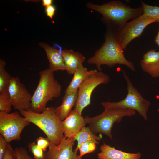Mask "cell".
<instances>
[{
  "mask_svg": "<svg viewBox=\"0 0 159 159\" xmlns=\"http://www.w3.org/2000/svg\"><path fill=\"white\" fill-rule=\"evenodd\" d=\"M77 91L69 94H65L62 99L61 104L55 108V112L61 121L67 117L74 105H75L77 97Z\"/></svg>",
  "mask_w": 159,
  "mask_h": 159,
  "instance_id": "ac0fdd59",
  "label": "cell"
},
{
  "mask_svg": "<svg viewBox=\"0 0 159 159\" xmlns=\"http://www.w3.org/2000/svg\"><path fill=\"white\" fill-rule=\"evenodd\" d=\"M106 24L104 42L95 51L94 55L87 59L88 63L94 64L98 71H102V65L111 68L117 64H120L126 66L133 71H136L134 64L127 60L124 56L116 28L110 24Z\"/></svg>",
  "mask_w": 159,
  "mask_h": 159,
  "instance_id": "6da1fadb",
  "label": "cell"
},
{
  "mask_svg": "<svg viewBox=\"0 0 159 159\" xmlns=\"http://www.w3.org/2000/svg\"><path fill=\"white\" fill-rule=\"evenodd\" d=\"M61 54L63 58L67 73L73 74L79 65L83 64L85 58L82 54L70 49L61 50Z\"/></svg>",
  "mask_w": 159,
  "mask_h": 159,
  "instance_id": "2e32d148",
  "label": "cell"
},
{
  "mask_svg": "<svg viewBox=\"0 0 159 159\" xmlns=\"http://www.w3.org/2000/svg\"><path fill=\"white\" fill-rule=\"evenodd\" d=\"M39 46L45 50L49 62V69L54 72L58 71H66L64 61L61 54V50L51 47L44 42L39 43Z\"/></svg>",
  "mask_w": 159,
  "mask_h": 159,
  "instance_id": "4fadbf2b",
  "label": "cell"
},
{
  "mask_svg": "<svg viewBox=\"0 0 159 159\" xmlns=\"http://www.w3.org/2000/svg\"><path fill=\"white\" fill-rule=\"evenodd\" d=\"M8 90L14 109L19 111L31 110L32 95L18 77H12Z\"/></svg>",
  "mask_w": 159,
  "mask_h": 159,
  "instance_id": "30bf717a",
  "label": "cell"
},
{
  "mask_svg": "<svg viewBox=\"0 0 159 159\" xmlns=\"http://www.w3.org/2000/svg\"><path fill=\"white\" fill-rule=\"evenodd\" d=\"M14 150L17 159H33L29 155L26 149L23 147H16Z\"/></svg>",
  "mask_w": 159,
  "mask_h": 159,
  "instance_id": "d4e9b609",
  "label": "cell"
},
{
  "mask_svg": "<svg viewBox=\"0 0 159 159\" xmlns=\"http://www.w3.org/2000/svg\"><path fill=\"white\" fill-rule=\"evenodd\" d=\"M30 123L39 128L51 143L58 145L64 137L62 121L56 114L54 107H47L43 112L36 113L31 110L19 111Z\"/></svg>",
  "mask_w": 159,
  "mask_h": 159,
  "instance_id": "3957f363",
  "label": "cell"
},
{
  "mask_svg": "<svg viewBox=\"0 0 159 159\" xmlns=\"http://www.w3.org/2000/svg\"><path fill=\"white\" fill-rule=\"evenodd\" d=\"M6 63L0 59V94L8 92V87L12 76L6 71Z\"/></svg>",
  "mask_w": 159,
  "mask_h": 159,
  "instance_id": "ffe728a7",
  "label": "cell"
},
{
  "mask_svg": "<svg viewBox=\"0 0 159 159\" xmlns=\"http://www.w3.org/2000/svg\"><path fill=\"white\" fill-rule=\"evenodd\" d=\"M141 68L152 77H159V52L154 49L148 50L144 54L140 62Z\"/></svg>",
  "mask_w": 159,
  "mask_h": 159,
  "instance_id": "5bb4252c",
  "label": "cell"
},
{
  "mask_svg": "<svg viewBox=\"0 0 159 159\" xmlns=\"http://www.w3.org/2000/svg\"><path fill=\"white\" fill-rule=\"evenodd\" d=\"M8 143L0 134V159H3L6 152Z\"/></svg>",
  "mask_w": 159,
  "mask_h": 159,
  "instance_id": "83f0119b",
  "label": "cell"
},
{
  "mask_svg": "<svg viewBox=\"0 0 159 159\" xmlns=\"http://www.w3.org/2000/svg\"><path fill=\"white\" fill-rule=\"evenodd\" d=\"M55 10V7L52 5L46 7V11L47 16L52 19L54 15Z\"/></svg>",
  "mask_w": 159,
  "mask_h": 159,
  "instance_id": "f1b7e54d",
  "label": "cell"
},
{
  "mask_svg": "<svg viewBox=\"0 0 159 159\" xmlns=\"http://www.w3.org/2000/svg\"><path fill=\"white\" fill-rule=\"evenodd\" d=\"M12 106V102L9 92L0 94V112L10 113Z\"/></svg>",
  "mask_w": 159,
  "mask_h": 159,
  "instance_id": "7402d4cb",
  "label": "cell"
},
{
  "mask_svg": "<svg viewBox=\"0 0 159 159\" xmlns=\"http://www.w3.org/2000/svg\"><path fill=\"white\" fill-rule=\"evenodd\" d=\"M110 80L108 75L98 70L86 78L78 89L74 110L82 115L83 110L90 104L91 95L94 90L100 84H108Z\"/></svg>",
  "mask_w": 159,
  "mask_h": 159,
  "instance_id": "ba28073f",
  "label": "cell"
},
{
  "mask_svg": "<svg viewBox=\"0 0 159 159\" xmlns=\"http://www.w3.org/2000/svg\"><path fill=\"white\" fill-rule=\"evenodd\" d=\"M85 118L74 109L62 121L64 136L67 138L74 137L85 126Z\"/></svg>",
  "mask_w": 159,
  "mask_h": 159,
  "instance_id": "7c38bea8",
  "label": "cell"
},
{
  "mask_svg": "<svg viewBox=\"0 0 159 159\" xmlns=\"http://www.w3.org/2000/svg\"><path fill=\"white\" fill-rule=\"evenodd\" d=\"M157 111L159 112V108L158 109Z\"/></svg>",
  "mask_w": 159,
  "mask_h": 159,
  "instance_id": "1f68e13d",
  "label": "cell"
},
{
  "mask_svg": "<svg viewBox=\"0 0 159 159\" xmlns=\"http://www.w3.org/2000/svg\"><path fill=\"white\" fill-rule=\"evenodd\" d=\"M28 148L35 159H43L44 153L35 142L29 143Z\"/></svg>",
  "mask_w": 159,
  "mask_h": 159,
  "instance_id": "cb8c5ba5",
  "label": "cell"
},
{
  "mask_svg": "<svg viewBox=\"0 0 159 159\" xmlns=\"http://www.w3.org/2000/svg\"><path fill=\"white\" fill-rule=\"evenodd\" d=\"M74 138L64 137L58 145L50 143L48 150L44 153L43 159H82L80 155L73 150Z\"/></svg>",
  "mask_w": 159,
  "mask_h": 159,
  "instance_id": "8fae6325",
  "label": "cell"
},
{
  "mask_svg": "<svg viewBox=\"0 0 159 159\" xmlns=\"http://www.w3.org/2000/svg\"><path fill=\"white\" fill-rule=\"evenodd\" d=\"M143 10V14L154 19L156 22H159V6H152L146 4L141 1Z\"/></svg>",
  "mask_w": 159,
  "mask_h": 159,
  "instance_id": "44dd1931",
  "label": "cell"
},
{
  "mask_svg": "<svg viewBox=\"0 0 159 159\" xmlns=\"http://www.w3.org/2000/svg\"><path fill=\"white\" fill-rule=\"evenodd\" d=\"M37 87L31 100V110L40 113L47 108V102L61 95V84L55 79L54 72L47 68L39 73Z\"/></svg>",
  "mask_w": 159,
  "mask_h": 159,
  "instance_id": "277c9868",
  "label": "cell"
},
{
  "mask_svg": "<svg viewBox=\"0 0 159 159\" xmlns=\"http://www.w3.org/2000/svg\"><path fill=\"white\" fill-rule=\"evenodd\" d=\"M96 145L95 143L91 141L85 142L82 143L79 148L80 156L82 157L85 154L94 152L96 149Z\"/></svg>",
  "mask_w": 159,
  "mask_h": 159,
  "instance_id": "603a6c76",
  "label": "cell"
},
{
  "mask_svg": "<svg viewBox=\"0 0 159 159\" xmlns=\"http://www.w3.org/2000/svg\"><path fill=\"white\" fill-rule=\"evenodd\" d=\"M154 22H156L154 19L143 14L120 28L115 27L122 49H125L130 42L141 35L147 26Z\"/></svg>",
  "mask_w": 159,
  "mask_h": 159,
  "instance_id": "9c48e42d",
  "label": "cell"
},
{
  "mask_svg": "<svg viewBox=\"0 0 159 159\" xmlns=\"http://www.w3.org/2000/svg\"><path fill=\"white\" fill-rule=\"evenodd\" d=\"M135 111L129 109L112 108L105 109L101 114L93 117L86 116L85 118L86 124L94 134H105L112 140V129L116 122H120L125 117L134 115Z\"/></svg>",
  "mask_w": 159,
  "mask_h": 159,
  "instance_id": "5b68a950",
  "label": "cell"
},
{
  "mask_svg": "<svg viewBox=\"0 0 159 159\" xmlns=\"http://www.w3.org/2000/svg\"><path fill=\"white\" fill-rule=\"evenodd\" d=\"M37 145L44 151H46L47 148L49 147L50 142L47 138H44L40 136L36 140Z\"/></svg>",
  "mask_w": 159,
  "mask_h": 159,
  "instance_id": "484cf974",
  "label": "cell"
},
{
  "mask_svg": "<svg viewBox=\"0 0 159 159\" xmlns=\"http://www.w3.org/2000/svg\"><path fill=\"white\" fill-rule=\"evenodd\" d=\"M102 138L101 136L96 135L88 127L84 126L74 137V141L76 140L77 141V147L74 151L77 152L81 145L85 142L91 141L95 143L96 145L99 144V141Z\"/></svg>",
  "mask_w": 159,
  "mask_h": 159,
  "instance_id": "d6986e66",
  "label": "cell"
},
{
  "mask_svg": "<svg viewBox=\"0 0 159 159\" xmlns=\"http://www.w3.org/2000/svg\"><path fill=\"white\" fill-rule=\"evenodd\" d=\"M3 159H17L15 150L9 143H8L6 150Z\"/></svg>",
  "mask_w": 159,
  "mask_h": 159,
  "instance_id": "4316f807",
  "label": "cell"
},
{
  "mask_svg": "<svg viewBox=\"0 0 159 159\" xmlns=\"http://www.w3.org/2000/svg\"><path fill=\"white\" fill-rule=\"evenodd\" d=\"M42 1L43 5L47 7L52 5L53 1L52 0H43Z\"/></svg>",
  "mask_w": 159,
  "mask_h": 159,
  "instance_id": "f546056e",
  "label": "cell"
},
{
  "mask_svg": "<svg viewBox=\"0 0 159 159\" xmlns=\"http://www.w3.org/2000/svg\"><path fill=\"white\" fill-rule=\"evenodd\" d=\"M122 73L127 84V93L126 97L118 102H103L101 104L105 109L119 108L136 110L146 120L147 112L150 105V102L143 97L133 85L123 69Z\"/></svg>",
  "mask_w": 159,
  "mask_h": 159,
  "instance_id": "8992f818",
  "label": "cell"
},
{
  "mask_svg": "<svg viewBox=\"0 0 159 159\" xmlns=\"http://www.w3.org/2000/svg\"><path fill=\"white\" fill-rule=\"evenodd\" d=\"M30 123L17 111L0 112V133L8 143L19 140L22 130Z\"/></svg>",
  "mask_w": 159,
  "mask_h": 159,
  "instance_id": "52a82bcc",
  "label": "cell"
},
{
  "mask_svg": "<svg viewBox=\"0 0 159 159\" xmlns=\"http://www.w3.org/2000/svg\"><path fill=\"white\" fill-rule=\"evenodd\" d=\"M97 71L96 69L89 70L83 66V64H80L74 73L72 80L65 91V94H69L77 91L82 82Z\"/></svg>",
  "mask_w": 159,
  "mask_h": 159,
  "instance_id": "e0dca14e",
  "label": "cell"
},
{
  "mask_svg": "<svg viewBox=\"0 0 159 159\" xmlns=\"http://www.w3.org/2000/svg\"><path fill=\"white\" fill-rule=\"evenodd\" d=\"M158 23L159 28L158 32L157 35L155 38V42L159 47V22Z\"/></svg>",
  "mask_w": 159,
  "mask_h": 159,
  "instance_id": "4dcf8cb0",
  "label": "cell"
},
{
  "mask_svg": "<svg viewBox=\"0 0 159 159\" xmlns=\"http://www.w3.org/2000/svg\"><path fill=\"white\" fill-rule=\"evenodd\" d=\"M101 151L97 154L99 159H140V153H131L116 149L115 147L104 143L100 147Z\"/></svg>",
  "mask_w": 159,
  "mask_h": 159,
  "instance_id": "9a60e30c",
  "label": "cell"
},
{
  "mask_svg": "<svg viewBox=\"0 0 159 159\" xmlns=\"http://www.w3.org/2000/svg\"><path fill=\"white\" fill-rule=\"evenodd\" d=\"M86 6L101 14L104 22L117 28L122 26L129 20L133 19L143 13L142 5L138 8H132L119 1H113L101 5L89 2L86 4Z\"/></svg>",
  "mask_w": 159,
  "mask_h": 159,
  "instance_id": "7a4b0ae2",
  "label": "cell"
}]
</instances>
